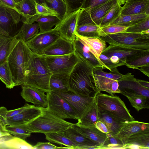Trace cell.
Listing matches in <instances>:
<instances>
[{
    "label": "cell",
    "mask_w": 149,
    "mask_h": 149,
    "mask_svg": "<svg viewBox=\"0 0 149 149\" xmlns=\"http://www.w3.org/2000/svg\"><path fill=\"white\" fill-rule=\"evenodd\" d=\"M80 58V61L75 65L69 75V91L79 95L95 97L100 93L95 84L93 68Z\"/></svg>",
    "instance_id": "6da1fadb"
},
{
    "label": "cell",
    "mask_w": 149,
    "mask_h": 149,
    "mask_svg": "<svg viewBox=\"0 0 149 149\" xmlns=\"http://www.w3.org/2000/svg\"><path fill=\"white\" fill-rule=\"evenodd\" d=\"M31 52L26 43L20 38L8 58L7 61L15 86L25 84L29 60Z\"/></svg>",
    "instance_id": "7a4b0ae2"
},
{
    "label": "cell",
    "mask_w": 149,
    "mask_h": 149,
    "mask_svg": "<svg viewBox=\"0 0 149 149\" xmlns=\"http://www.w3.org/2000/svg\"><path fill=\"white\" fill-rule=\"evenodd\" d=\"M52 74L43 56L32 52L29 57L25 84L42 89L46 93L50 91L49 82Z\"/></svg>",
    "instance_id": "3957f363"
},
{
    "label": "cell",
    "mask_w": 149,
    "mask_h": 149,
    "mask_svg": "<svg viewBox=\"0 0 149 149\" xmlns=\"http://www.w3.org/2000/svg\"><path fill=\"white\" fill-rule=\"evenodd\" d=\"M73 124L58 117L45 107L41 114L26 125L31 133L44 134L63 131L72 127Z\"/></svg>",
    "instance_id": "277c9868"
},
{
    "label": "cell",
    "mask_w": 149,
    "mask_h": 149,
    "mask_svg": "<svg viewBox=\"0 0 149 149\" xmlns=\"http://www.w3.org/2000/svg\"><path fill=\"white\" fill-rule=\"evenodd\" d=\"M95 100L98 109L105 112L121 122L135 120L124 102L118 96L98 93Z\"/></svg>",
    "instance_id": "5b68a950"
},
{
    "label": "cell",
    "mask_w": 149,
    "mask_h": 149,
    "mask_svg": "<svg viewBox=\"0 0 149 149\" xmlns=\"http://www.w3.org/2000/svg\"><path fill=\"white\" fill-rule=\"evenodd\" d=\"M149 50L110 44L99 56V59L110 71L113 69L125 65L126 61L132 57Z\"/></svg>",
    "instance_id": "8992f818"
},
{
    "label": "cell",
    "mask_w": 149,
    "mask_h": 149,
    "mask_svg": "<svg viewBox=\"0 0 149 149\" xmlns=\"http://www.w3.org/2000/svg\"><path fill=\"white\" fill-rule=\"evenodd\" d=\"M109 44L143 49H149V34L125 32L99 37Z\"/></svg>",
    "instance_id": "52a82bcc"
},
{
    "label": "cell",
    "mask_w": 149,
    "mask_h": 149,
    "mask_svg": "<svg viewBox=\"0 0 149 149\" xmlns=\"http://www.w3.org/2000/svg\"><path fill=\"white\" fill-rule=\"evenodd\" d=\"M102 67L93 68V72L96 86L100 93L104 91L111 95L120 93L118 80L124 75L118 71L117 67L109 72H104Z\"/></svg>",
    "instance_id": "ba28073f"
},
{
    "label": "cell",
    "mask_w": 149,
    "mask_h": 149,
    "mask_svg": "<svg viewBox=\"0 0 149 149\" xmlns=\"http://www.w3.org/2000/svg\"><path fill=\"white\" fill-rule=\"evenodd\" d=\"M42 56L52 74H70L80 61L75 51L72 53L62 56Z\"/></svg>",
    "instance_id": "9c48e42d"
},
{
    "label": "cell",
    "mask_w": 149,
    "mask_h": 149,
    "mask_svg": "<svg viewBox=\"0 0 149 149\" xmlns=\"http://www.w3.org/2000/svg\"><path fill=\"white\" fill-rule=\"evenodd\" d=\"M116 1L109 0L88 10L81 9L77 26L88 24L100 27L103 19Z\"/></svg>",
    "instance_id": "30bf717a"
},
{
    "label": "cell",
    "mask_w": 149,
    "mask_h": 149,
    "mask_svg": "<svg viewBox=\"0 0 149 149\" xmlns=\"http://www.w3.org/2000/svg\"><path fill=\"white\" fill-rule=\"evenodd\" d=\"M48 99L47 109L63 119L77 120L76 113L68 102L63 98L52 91L46 93Z\"/></svg>",
    "instance_id": "8fae6325"
},
{
    "label": "cell",
    "mask_w": 149,
    "mask_h": 149,
    "mask_svg": "<svg viewBox=\"0 0 149 149\" xmlns=\"http://www.w3.org/2000/svg\"><path fill=\"white\" fill-rule=\"evenodd\" d=\"M64 98L75 112L79 120L93 104L95 97L79 95L70 91L61 92L52 91Z\"/></svg>",
    "instance_id": "7c38bea8"
},
{
    "label": "cell",
    "mask_w": 149,
    "mask_h": 149,
    "mask_svg": "<svg viewBox=\"0 0 149 149\" xmlns=\"http://www.w3.org/2000/svg\"><path fill=\"white\" fill-rule=\"evenodd\" d=\"M118 82L120 93L126 97L141 95L149 98V88L142 86L132 73H126Z\"/></svg>",
    "instance_id": "4fadbf2b"
},
{
    "label": "cell",
    "mask_w": 149,
    "mask_h": 149,
    "mask_svg": "<svg viewBox=\"0 0 149 149\" xmlns=\"http://www.w3.org/2000/svg\"><path fill=\"white\" fill-rule=\"evenodd\" d=\"M80 9L67 13L54 28L61 37L73 42L76 37V29Z\"/></svg>",
    "instance_id": "5bb4252c"
},
{
    "label": "cell",
    "mask_w": 149,
    "mask_h": 149,
    "mask_svg": "<svg viewBox=\"0 0 149 149\" xmlns=\"http://www.w3.org/2000/svg\"><path fill=\"white\" fill-rule=\"evenodd\" d=\"M60 37L58 32L53 29L46 32L38 33L33 38L25 43L33 52L40 54Z\"/></svg>",
    "instance_id": "9a60e30c"
},
{
    "label": "cell",
    "mask_w": 149,
    "mask_h": 149,
    "mask_svg": "<svg viewBox=\"0 0 149 149\" xmlns=\"http://www.w3.org/2000/svg\"><path fill=\"white\" fill-rule=\"evenodd\" d=\"M21 15L15 10L0 6V34L11 36L13 29L21 20Z\"/></svg>",
    "instance_id": "2e32d148"
},
{
    "label": "cell",
    "mask_w": 149,
    "mask_h": 149,
    "mask_svg": "<svg viewBox=\"0 0 149 149\" xmlns=\"http://www.w3.org/2000/svg\"><path fill=\"white\" fill-rule=\"evenodd\" d=\"M75 35L73 43L75 52L79 57L84 60L93 68L102 67L103 69H107L100 60L97 54L77 35Z\"/></svg>",
    "instance_id": "e0dca14e"
},
{
    "label": "cell",
    "mask_w": 149,
    "mask_h": 149,
    "mask_svg": "<svg viewBox=\"0 0 149 149\" xmlns=\"http://www.w3.org/2000/svg\"><path fill=\"white\" fill-rule=\"evenodd\" d=\"M22 86L21 96L26 102L31 103L38 107H47L48 99L45 91L26 84Z\"/></svg>",
    "instance_id": "ac0fdd59"
},
{
    "label": "cell",
    "mask_w": 149,
    "mask_h": 149,
    "mask_svg": "<svg viewBox=\"0 0 149 149\" xmlns=\"http://www.w3.org/2000/svg\"><path fill=\"white\" fill-rule=\"evenodd\" d=\"M74 43L61 36L39 54L43 56L65 55L75 52Z\"/></svg>",
    "instance_id": "d6986e66"
},
{
    "label": "cell",
    "mask_w": 149,
    "mask_h": 149,
    "mask_svg": "<svg viewBox=\"0 0 149 149\" xmlns=\"http://www.w3.org/2000/svg\"><path fill=\"white\" fill-rule=\"evenodd\" d=\"M44 108L32 105L16 115L7 118L6 125L27 124L41 114Z\"/></svg>",
    "instance_id": "ffe728a7"
},
{
    "label": "cell",
    "mask_w": 149,
    "mask_h": 149,
    "mask_svg": "<svg viewBox=\"0 0 149 149\" xmlns=\"http://www.w3.org/2000/svg\"><path fill=\"white\" fill-rule=\"evenodd\" d=\"M69 139L77 146V149H99L96 143L83 135L72 126L58 132Z\"/></svg>",
    "instance_id": "44dd1931"
},
{
    "label": "cell",
    "mask_w": 149,
    "mask_h": 149,
    "mask_svg": "<svg viewBox=\"0 0 149 149\" xmlns=\"http://www.w3.org/2000/svg\"><path fill=\"white\" fill-rule=\"evenodd\" d=\"M149 129L148 123L136 121L123 122L120 131L115 135L124 143L125 139L134 134Z\"/></svg>",
    "instance_id": "7402d4cb"
},
{
    "label": "cell",
    "mask_w": 149,
    "mask_h": 149,
    "mask_svg": "<svg viewBox=\"0 0 149 149\" xmlns=\"http://www.w3.org/2000/svg\"><path fill=\"white\" fill-rule=\"evenodd\" d=\"M20 31L13 36L7 37L0 34V65L7 61L8 58L21 36Z\"/></svg>",
    "instance_id": "603a6c76"
},
{
    "label": "cell",
    "mask_w": 149,
    "mask_h": 149,
    "mask_svg": "<svg viewBox=\"0 0 149 149\" xmlns=\"http://www.w3.org/2000/svg\"><path fill=\"white\" fill-rule=\"evenodd\" d=\"M72 127L81 134L97 143L100 148L104 144L107 138V134L104 133L95 127H86L73 123Z\"/></svg>",
    "instance_id": "cb8c5ba5"
},
{
    "label": "cell",
    "mask_w": 149,
    "mask_h": 149,
    "mask_svg": "<svg viewBox=\"0 0 149 149\" xmlns=\"http://www.w3.org/2000/svg\"><path fill=\"white\" fill-rule=\"evenodd\" d=\"M36 3L34 0H22L15 3V9L21 15L23 23H29L31 19L38 15Z\"/></svg>",
    "instance_id": "d4e9b609"
},
{
    "label": "cell",
    "mask_w": 149,
    "mask_h": 149,
    "mask_svg": "<svg viewBox=\"0 0 149 149\" xmlns=\"http://www.w3.org/2000/svg\"><path fill=\"white\" fill-rule=\"evenodd\" d=\"M125 147L130 145H135L141 149H149V129L141 130L132 134L124 142Z\"/></svg>",
    "instance_id": "484cf974"
},
{
    "label": "cell",
    "mask_w": 149,
    "mask_h": 149,
    "mask_svg": "<svg viewBox=\"0 0 149 149\" xmlns=\"http://www.w3.org/2000/svg\"><path fill=\"white\" fill-rule=\"evenodd\" d=\"M144 13L149 15V1L125 2L120 14L136 15Z\"/></svg>",
    "instance_id": "4316f807"
},
{
    "label": "cell",
    "mask_w": 149,
    "mask_h": 149,
    "mask_svg": "<svg viewBox=\"0 0 149 149\" xmlns=\"http://www.w3.org/2000/svg\"><path fill=\"white\" fill-rule=\"evenodd\" d=\"M70 74H52L49 82L50 91L61 92H67L69 91Z\"/></svg>",
    "instance_id": "83f0119b"
},
{
    "label": "cell",
    "mask_w": 149,
    "mask_h": 149,
    "mask_svg": "<svg viewBox=\"0 0 149 149\" xmlns=\"http://www.w3.org/2000/svg\"><path fill=\"white\" fill-rule=\"evenodd\" d=\"M148 17L149 15L144 13L130 15L120 14L109 25H117L128 27Z\"/></svg>",
    "instance_id": "f1b7e54d"
},
{
    "label": "cell",
    "mask_w": 149,
    "mask_h": 149,
    "mask_svg": "<svg viewBox=\"0 0 149 149\" xmlns=\"http://www.w3.org/2000/svg\"><path fill=\"white\" fill-rule=\"evenodd\" d=\"M98 120L104 123L108 127L110 133L113 135L118 134L120 130L123 122L116 119L108 113L98 109Z\"/></svg>",
    "instance_id": "f546056e"
},
{
    "label": "cell",
    "mask_w": 149,
    "mask_h": 149,
    "mask_svg": "<svg viewBox=\"0 0 149 149\" xmlns=\"http://www.w3.org/2000/svg\"><path fill=\"white\" fill-rule=\"evenodd\" d=\"M98 109L96 100L77 123L86 127H95L98 121Z\"/></svg>",
    "instance_id": "4dcf8cb0"
},
{
    "label": "cell",
    "mask_w": 149,
    "mask_h": 149,
    "mask_svg": "<svg viewBox=\"0 0 149 149\" xmlns=\"http://www.w3.org/2000/svg\"><path fill=\"white\" fill-rule=\"evenodd\" d=\"M60 21L57 16H38L35 19L39 25L40 33L52 30Z\"/></svg>",
    "instance_id": "1f68e13d"
},
{
    "label": "cell",
    "mask_w": 149,
    "mask_h": 149,
    "mask_svg": "<svg viewBox=\"0 0 149 149\" xmlns=\"http://www.w3.org/2000/svg\"><path fill=\"white\" fill-rule=\"evenodd\" d=\"M149 64V50L138 54L126 61L125 65L128 68L138 69Z\"/></svg>",
    "instance_id": "d6a6232c"
},
{
    "label": "cell",
    "mask_w": 149,
    "mask_h": 149,
    "mask_svg": "<svg viewBox=\"0 0 149 149\" xmlns=\"http://www.w3.org/2000/svg\"><path fill=\"white\" fill-rule=\"evenodd\" d=\"M46 139L53 143L64 145L71 149H77V146L69 139L58 132H49L44 134Z\"/></svg>",
    "instance_id": "836d02e7"
},
{
    "label": "cell",
    "mask_w": 149,
    "mask_h": 149,
    "mask_svg": "<svg viewBox=\"0 0 149 149\" xmlns=\"http://www.w3.org/2000/svg\"><path fill=\"white\" fill-rule=\"evenodd\" d=\"M0 149H33V146L25 140L14 136L0 143Z\"/></svg>",
    "instance_id": "e575fe53"
},
{
    "label": "cell",
    "mask_w": 149,
    "mask_h": 149,
    "mask_svg": "<svg viewBox=\"0 0 149 149\" xmlns=\"http://www.w3.org/2000/svg\"><path fill=\"white\" fill-rule=\"evenodd\" d=\"M99 56L107 47L106 42L99 37L93 38L80 36L75 34Z\"/></svg>",
    "instance_id": "d590c367"
},
{
    "label": "cell",
    "mask_w": 149,
    "mask_h": 149,
    "mask_svg": "<svg viewBox=\"0 0 149 149\" xmlns=\"http://www.w3.org/2000/svg\"><path fill=\"white\" fill-rule=\"evenodd\" d=\"M5 128L11 134L24 140L30 136L31 133L26 124L7 125Z\"/></svg>",
    "instance_id": "8d00e7d4"
},
{
    "label": "cell",
    "mask_w": 149,
    "mask_h": 149,
    "mask_svg": "<svg viewBox=\"0 0 149 149\" xmlns=\"http://www.w3.org/2000/svg\"><path fill=\"white\" fill-rule=\"evenodd\" d=\"M100 29L99 26L94 25H80L77 26L76 34L84 37L98 38Z\"/></svg>",
    "instance_id": "74e56055"
},
{
    "label": "cell",
    "mask_w": 149,
    "mask_h": 149,
    "mask_svg": "<svg viewBox=\"0 0 149 149\" xmlns=\"http://www.w3.org/2000/svg\"><path fill=\"white\" fill-rule=\"evenodd\" d=\"M39 29L38 23H23L20 30L22 33L20 39L25 42L28 41L38 33Z\"/></svg>",
    "instance_id": "f35d334b"
},
{
    "label": "cell",
    "mask_w": 149,
    "mask_h": 149,
    "mask_svg": "<svg viewBox=\"0 0 149 149\" xmlns=\"http://www.w3.org/2000/svg\"><path fill=\"white\" fill-rule=\"evenodd\" d=\"M0 79L8 88L15 86L7 61L0 65Z\"/></svg>",
    "instance_id": "ab89813d"
},
{
    "label": "cell",
    "mask_w": 149,
    "mask_h": 149,
    "mask_svg": "<svg viewBox=\"0 0 149 149\" xmlns=\"http://www.w3.org/2000/svg\"><path fill=\"white\" fill-rule=\"evenodd\" d=\"M122 8V7L116 1L103 19L100 27L101 28L109 25L120 14Z\"/></svg>",
    "instance_id": "60d3db41"
},
{
    "label": "cell",
    "mask_w": 149,
    "mask_h": 149,
    "mask_svg": "<svg viewBox=\"0 0 149 149\" xmlns=\"http://www.w3.org/2000/svg\"><path fill=\"white\" fill-rule=\"evenodd\" d=\"M31 105H32L26 103L21 107L10 110H8L6 107H0V122L5 127L6 125V120L7 118L16 115Z\"/></svg>",
    "instance_id": "b9f144b4"
},
{
    "label": "cell",
    "mask_w": 149,
    "mask_h": 149,
    "mask_svg": "<svg viewBox=\"0 0 149 149\" xmlns=\"http://www.w3.org/2000/svg\"><path fill=\"white\" fill-rule=\"evenodd\" d=\"M48 7L57 12L61 20L67 13L66 4L63 0H44Z\"/></svg>",
    "instance_id": "7bdbcfd3"
},
{
    "label": "cell",
    "mask_w": 149,
    "mask_h": 149,
    "mask_svg": "<svg viewBox=\"0 0 149 149\" xmlns=\"http://www.w3.org/2000/svg\"><path fill=\"white\" fill-rule=\"evenodd\" d=\"M131 105L139 112L144 109H149V98L141 95H137L127 97Z\"/></svg>",
    "instance_id": "ee69618b"
},
{
    "label": "cell",
    "mask_w": 149,
    "mask_h": 149,
    "mask_svg": "<svg viewBox=\"0 0 149 149\" xmlns=\"http://www.w3.org/2000/svg\"><path fill=\"white\" fill-rule=\"evenodd\" d=\"M107 138L100 149H125L123 143L115 135L107 134Z\"/></svg>",
    "instance_id": "f6af8a7d"
},
{
    "label": "cell",
    "mask_w": 149,
    "mask_h": 149,
    "mask_svg": "<svg viewBox=\"0 0 149 149\" xmlns=\"http://www.w3.org/2000/svg\"><path fill=\"white\" fill-rule=\"evenodd\" d=\"M127 27L117 25H111L100 27L99 31V37L110 34L124 32Z\"/></svg>",
    "instance_id": "bcb514c9"
},
{
    "label": "cell",
    "mask_w": 149,
    "mask_h": 149,
    "mask_svg": "<svg viewBox=\"0 0 149 149\" xmlns=\"http://www.w3.org/2000/svg\"><path fill=\"white\" fill-rule=\"evenodd\" d=\"M148 29L149 17L128 27L125 32L132 33H143V32Z\"/></svg>",
    "instance_id": "7dc6e473"
},
{
    "label": "cell",
    "mask_w": 149,
    "mask_h": 149,
    "mask_svg": "<svg viewBox=\"0 0 149 149\" xmlns=\"http://www.w3.org/2000/svg\"><path fill=\"white\" fill-rule=\"evenodd\" d=\"M66 4L67 13L81 9L85 0H63Z\"/></svg>",
    "instance_id": "c3c4849f"
},
{
    "label": "cell",
    "mask_w": 149,
    "mask_h": 149,
    "mask_svg": "<svg viewBox=\"0 0 149 149\" xmlns=\"http://www.w3.org/2000/svg\"><path fill=\"white\" fill-rule=\"evenodd\" d=\"M36 8L37 14L38 16H55L58 17L59 15L57 12L51 8L36 3Z\"/></svg>",
    "instance_id": "681fc988"
},
{
    "label": "cell",
    "mask_w": 149,
    "mask_h": 149,
    "mask_svg": "<svg viewBox=\"0 0 149 149\" xmlns=\"http://www.w3.org/2000/svg\"><path fill=\"white\" fill-rule=\"evenodd\" d=\"M109 0H85L81 9L88 10L99 5Z\"/></svg>",
    "instance_id": "f907efd6"
},
{
    "label": "cell",
    "mask_w": 149,
    "mask_h": 149,
    "mask_svg": "<svg viewBox=\"0 0 149 149\" xmlns=\"http://www.w3.org/2000/svg\"><path fill=\"white\" fill-rule=\"evenodd\" d=\"M57 147L49 142H38L33 146V149H57Z\"/></svg>",
    "instance_id": "816d5d0a"
},
{
    "label": "cell",
    "mask_w": 149,
    "mask_h": 149,
    "mask_svg": "<svg viewBox=\"0 0 149 149\" xmlns=\"http://www.w3.org/2000/svg\"><path fill=\"white\" fill-rule=\"evenodd\" d=\"M95 127L102 132L108 134L110 133V131L107 126L103 122L98 120L96 123Z\"/></svg>",
    "instance_id": "f5cc1de1"
},
{
    "label": "cell",
    "mask_w": 149,
    "mask_h": 149,
    "mask_svg": "<svg viewBox=\"0 0 149 149\" xmlns=\"http://www.w3.org/2000/svg\"><path fill=\"white\" fill-rule=\"evenodd\" d=\"M15 3L13 0H0V6L15 9Z\"/></svg>",
    "instance_id": "db71d44e"
},
{
    "label": "cell",
    "mask_w": 149,
    "mask_h": 149,
    "mask_svg": "<svg viewBox=\"0 0 149 149\" xmlns=\"http://www.w3.org/2000/svg\"><path fill=\"white\" fill-rule=\"evenodd\" d=\"M11 136L6 130L4 126L0 122V139L3 137Z\"/></svg>",
    "instance_id": "11a10c76"
},
{
    "label": "cell",
    "mask_w": 149,
    "mask_h": 149,
    "mask_svg": "<svg viewBox=\"0 0 149 149\" xmlns=\"http://www.w3.org/2000/svg\"><path fill=\"white\" fill-rule=\"evenodd\" d=\"M138 70L146 75L149 77V64L141 67Z\"/></svg>",
    "instance_id": "9f6ffc18"
},
{
    "label": "cell",
    "mask_w": 149,
    "mask_h": 149,
    "mask_svg": "<svg viewBox=\"0 0 149 149\" xmlns=\"http://www.w3.org/2000/svg\"><path fill=\"white\" fill-rule=\"evenodd\" d=\"M138 80L140 84L143 87L149 88V82L148 81L138 79Z\"/></svg>",
    "instance_id": "6f0895ef"
},
{
    "label": "cell",
    "mask_w": 149,
    "mask_h": 149,
    "mask_svg": "<svg viewBox=\"0 0 149 149\" xmlns=\"http://www.w3.org/2000/svg\"><path fill=\"white\" fill-rule=\"evenodd\" d=\"M34 1L36 3L43 6L48 7L45 3L44 0H34Z\"/></svg>",
    "instance_id": "680465c9"
},
{
    "label": "cell",
    "mask_w": 149,
    "mask_h": 149,
    "mask_svg": "<svg viewBox=\"0 0 149 149\" xmlns=\"http://www.w3.org/2000/svg\"><path fill=\"white\" fill-rule=\"evenodd\" d=\"M117 2L121 6L124 4L126 1V0H116Z\"/></svg>",
    "instance_id": "91938a15"
},
{
    "label": "cell",
    "mask_w": 149,
    "mask_h": 149,
    "mask_svg": "<svg viewBox=\"0 0 149 149\" xmlns=\"http://www.w3.org/2000/svg\"><path fill=\"white\" fill-rule=\"evenodd\" d=\"M149 1V0H126V1L125 2H133L141 1Z\"/></svg>",
    "instance_id": "94428289"
},
{
    "label": "cell",
    "mask_w": 149,
    "mask_h": 149,
    "mask_svg": "<svg viewBox=\"0 0 149 149\" xmlns=\"http://www.w3.org/2000/svg\"><path fill=\"white\" fill-rule=\"evenodd\" d=\"M13 1L15 3H18L21 1L22 0H13Z\"/></svg>",
    "instance_id": "6125c7cd"
}]
</instances>
